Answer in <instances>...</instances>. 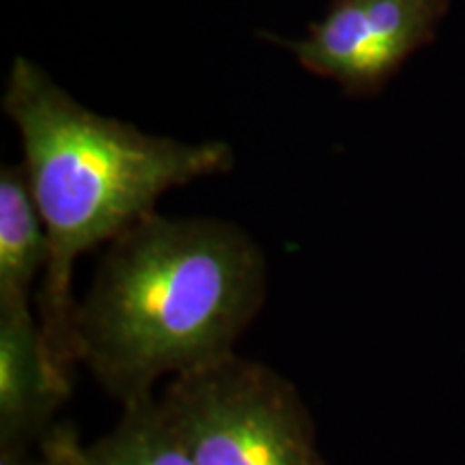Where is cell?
Returning <instances> with one entry per match:
<instances>
[{
  "label": "cell",
  "mask_w": 465,
  "mask_h": 465,
  "mask_svg": "<svg viewBox=\"0 0 465 465\" xmlns=\"http://www.w3.org/2000/svg\"><path fill=\"white\" fill-rule=\"evenodd\" d=\"M267 259L242 226L149 213L108 243L75 311L78 360L121 405L235 353L267 298Z\"/></svg>",
  "instance_id": "6da1fadb"
},
{
  "label": "cell",
  "mask_w": 465,
  "mask_h": 465,
  "mask_svg": "<svg viewBox=\"0 0 465 465\" xmlns=\"http://www.w3.org/2000/svg\"><path fill=\"white\" fill-rule=\"evenodd\" d=\"M3 108L20 132L22 166L48 232L39 330L52 364L69 380L78 362L75 259L153 213L173 188L229 173L235 151L223 141L144 134L93 113L26 56L11 63Z\"/></svg>",
  "instance_id": "7a4b0ae2"
},
{
  "label": "cell",
  "mask_w": 465,
  "mask_h": 465,
  "mask_svg": "<svg viewBox=\"0 0 465 465\" xmlns=\"http://www.w3.org/2000/svg\"><path fill=\"white\" fill-rule=\"evenodd\" d=\"M196 465H322L311 411L287 377L231 353L160 399Z\"/></svg>",
  "instance_id": "3957f363"
},
{
  "label": "cell",
  "mask_w": 465,
  "mask_h": 465,
  "mask_svg": "<svg viewBox=\"0 0 465 465\" xmlns=\"http://www.w3.org/2000/svg\"><path fill=\"white\" fill-rule=\"evenodd\" d=\"M450 0H332L304 37L281 42L347 95L380 91L438 33Z\"/></svg>",
  "instance_id": "277c9868"
},
{
  "label": "cell",
  "mask_w": 465,
  "mask_h": 465,
  "mask_svg": "<svg viewBox=\"0 0 465 465\" xmlns=\"http://www.w3.org/2000/svg\"><path fill=\"white\" fill-rule=\"evenodd\" d=\"M69 394L52 364L31 304L0 308V446H22L45 431Z\"/></svg>",
  "instance_id": "5b68a950"
},
{
  "label": "cell",
  "mask_w": 465,
  "mask_h": 465,
  "mask_svg": "<svg viewBox=\"0 0 465 465\" xmlns=\"http://www.w3.org/2000/svg\"><path fill=\"white\" fill-rule=\"evenodd\" d=\"M65 465H196L160 399L125 405L124 416L93 444L58 427Z\"/></svg>",
  "instance_id": "8992f818"
},
{
  "label": "cell",
  "mask_w": 465,
  "mask_h": 465,
  "mask_svg": "<svg viewBox=\"0 0 465 465\" xmlns=\"http://www.w3.org/2000/svg\"><path fill=\"white\" fill-rule=\"evenodd\" d=\"M48 263V232L25 166L0 171V308L26 306L35 278Z\"/></svg>",
  "instance_id": "52a82bcc"
},
{
  "label": "cell",
  "mask_w": 465,
  "mask_h": 465,
  "mask_svg": "<svg viewBox=\"0 0 465 465\" xmlns=\"http://www.w3.org/2000/svg\"><path fill=\"white\" fill-rule=\"evenodd\" d=\"M44 465H65L61 449V438H58V429H52L48 438L44 441Z\"/></svg>",
  "instance_id": "ba28073f"
},
{
  "label": "cell",
  "mask_w": 465,
  "mask_h": 465,
  "mask_svg": "<svg viewBox=\"0 0 465 465\" xmlns=\"http://www.w3.org/2000/svg\"><path fill=\"white\" fill-rule=\"evenodd\" d=\"M0 465H44V459L25 455L22 446H0Z\"/></svg>",
  "instance_id": "9c48e42d"
},
{
  "label": "cell",
  "mask_w": 465,
  "mask_h": 465,
  "mask_svg": "<svg viewBox=\"0 0 465 465\" xmlns=\"http://www.w3.org/2000/svg\"><path fill=\"white\" fill-rule=\"evenodd\" d=\"M322 465H325V463H322Z\"/></svg>",
  "instance_id": "30bf717a"
}]
</instances>
